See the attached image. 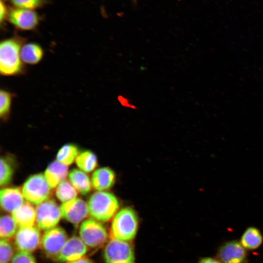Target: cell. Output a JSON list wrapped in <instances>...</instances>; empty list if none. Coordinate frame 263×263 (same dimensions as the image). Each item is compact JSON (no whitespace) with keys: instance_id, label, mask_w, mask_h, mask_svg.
Listing matches in <instances>:
<instances>
[{"instance_id":"cell-8","label":"cell","mask_w":263,"mask_h":263,"mask_svg":"<svg viewBox=\"0 0 263 263\" xmlns=\"http://www.w3.org/2000/svg\"><path fill=\"white\" fill-rule=\"evenodd\" d=\"M67 239L65 231L60 227L48 229L41 239L42 249L47 257L56 259L66 242Z\"/></svg>"},{"instance_id":"cell-21","label":"cell","mask_w":263,"mask_h":263,"mask_svg":"<svg viewBox=\"0 0 263 263\" xmlns=\"http://www.w3.org/2000/svg\"><path fill=\"white\" fill-rule=\"evenodd\" d=\"M75 163L80 170L90 172L97 166V157L91 151L85 150L78 154Z\"/></svg>"},{"instance_id":"cell-31","label":"cell","mask_w":263,"mask_h":263,"mask_svg":"<svg viewBox=\"0 0 263 263\" xmlns=\"http://www.w3.org/2000/svg\"><path fill=\"white\" fill-rule=\"evenodd\" d=\"M198 263H222L218 259L216 258L212 257H205L201 259Z\"/></svg>"},{"instance_id":"cell-12","label":"cell","mask_w":263,"mask_h":263,"mask_svg":"<svg viewBox=\"0 0 263 263\" xmlns=\"http://www.w3.org/2000/svg\"><path fill=\"white\" fill-rule=\"evenodd\" d=\"M60 208L62 217L75 225L80 223L89 213L88 204L80 198L63 203Z\"/></svg>"},{"instance_id":"cell-17","label":"cell","mask_w":263,"mask_h":263,"mask_svg":"<svg viewBox=\"0 0 263 263\" xmlns=\"http://www.w3.org/2000/svg\"><path fill=\"white\" fill-rule=\"evenodd\" d=\"M12 216L20 227L34 225L36 221V210L28 202H25L12 212Z\"/></svg>"},{"instance_id":"cell-27","label":"cell","mask_w":263,"mask_h":263,"mask_svg":"<svg viewBox=\"0 0 263 263\" xmlns=\"http://www.w3.org/2000/svg\"><path fill=\"white\" fill-rule=\"evenodd\" d=\"M16 8L34 10L40 8L48 3L47 0H10Z\"/></svg>"},{"instance_id":"cell-11","label":"cell","mask_w":263,"mask_h":263,"mask_svg":"<svg viewBox=\"0 0 263 263\" xmlns=\"http://www.w3.org/2000/svg\"><path fill=\"white\" fill-rule=\"evenodd\" d=\"M40 243V233L34 225L20 227L16 233L15 244L19 251L30 253L37 249Z\"/></svg>"},{"instance_id":"cell-19","label":"cell","mask_w":263,"mask_h":263,"mask_svg":"<svg viewBox=\"0 0 263 263\" xmlns=\"http://www.w3.org/2000/svg\"><path fill=\"white\" fill-rule=\"evenodd\" d=\"M43 56V50L38 43L29 42L24 44L21 48L20 58L24 63L37 64L42 60Z\"/></svg>"},{"instance_id":"cell-9","label":"cell","mask_w":263,"mask_h":263,"mask_svg":"<svg viewBox=\"0 0 263 263\" xmlns=\"http://www.w3.org/2000/svg\"><path fill=\"white\" fill-rule=\"evenodd\" d=\"M216 258L222 263H247V250L240 241L225 242L218 247Z\"/></svg>"},{"instance_id":"cell-14","label":"cell","mask_w":263,"mask_h":263,"mask_svg":"<svg viewBox=\"0 0 263 263\" xmlns=\"http://www.w3.org/2000/svg\"><path fill=\"white\" fill-rule=\"evenodd\" d=\"M22 191L17 188H7L0 190V202L5 211L13 212L24 204Z\"/></svg>"},{"instance_id":"cell-30","label":"cell","mask_w":263,"mask_h":263,"mask_svg":"<svg viewBox=\"0 0 263 263\" xmlns=\"http://www.w3.org/2000/svg\"><path fill=\"white\" fill-rule=\"evenodd\" d=\"M9 10L4 0L0 2V22L2 24L7 19Z\"/></svg>"},{"instance_id":"cell-33","label":"cell","mask_w":263,"mask_h":263,"mask_svg":"<svg viewBox=\"0 0 263 263\" xmlns=\"http://www.w3.org/2000/svg\"><path fill=\"white\" fill-rule=\"evenodd\" d=\"M66 263H93V262L87 258H82L78 260L67 262Z\"/></svg>"},{"instance_id":"cell-23","label":"cell","mask_w":263,"mask_h":263,"mask_svg":"<svg viewBox=\"0 0 263 263\" xmlns=\"http://www.w3.org/2000/svg\"><path fill=\"white\" fill-rule=\"evenodd\" d=\"M77 194L76 189L71 182L65 180L58 184L56 190L57 198L63 203L75 198Z\"/></svg>"},{"instance_id":"cell-20","label":"cell","mask_w":263,"mask_h":263,"mask_svg":"<svg viewBox=\"0 0 263 263\" xmlns=\"http://www.w3.org/2000/svg\"><path fill=\"white\" fill-rule=\"evenodd\" d=\"M71 183L82 195H87L91 190L92 182L87 174L78 169H73L69 174Z\"/></svg>"},{"instance_id":"cell-10","label":"cell","mask_w":263,"mask_h":263,"mask_svg":"<svg viewBox=\"0 0 263 263\" xmlns=\"http://www.w3.org/2000/svg\"><path fill=\"white\" fill-rule=\"evenodd\" d=\"M7 19L19 30L31 31L38 26L40 17L34 10L14 7L9 10Z\"/></svg>"},{"instance_id":"cell-25","label":"cell","mask_w":263,"mask_h":263,"mask_svg":"<svg viewBox=\"0 0 263 263\" xmlns=\"http://www.w3.org/2000/svg\"><path fill=\"white\" fill-rule=\"evenodd\" d=\"M13 98V94L10 92L5 90H0V116L5 120L9 116Z\"/></svg>"},{"instance_id":"cell-4","label":"cell","mask_w":263,"mask_h":263,"mask_svg":"<svg viewBox=\"0 0 263 263\" xmlns=\"http://www.w3.org/2000/svg\"><path fill=\"white\" fill-rule=\"evenodd\" d=\"M51 188L44 175L39 173L30 176L25 181L21 191L26 200L38 205L48 199Z\"/></svg>"},{"instance_id":"cell-13","label":"cell","mask_w":263,"mask_h":263,"mask_svg":"<svg viewBox=\"0 0 263 263\" xmlns=\"http://www.w3.org/2000/svg\"><path fill=\"white\" fill-rule=\"evenodd\" d=\"M88 251L87 246L80 238L73 236L67 240L56 260L69 262L82 258Z\"/></svg>"},{"instance_id":"cell-15","label":"cell","mask_w":263,"mask_h":263,"mask_svg":"<svg viewBox=\"0 0 263 263\" xmlns=\"http://www.w3.org/2000/svg\"><path fill=\"white\" fill-rule=\"evenodd\" d=\"M115 181L114 171L108 167L98 169L93 173L91 182L97 191H105L113 187Z\"/></svg>"},{"instance_id":"cell-22","label":"cell","mask_w":263,"mask_h":263,"mask_svg":"<svg viewBox=\"0 0 263 263\" xmlns=\"http://www.w3.org/2000/svg\"><path fill=\"white\" fill-rule=\"evenodd\" d=\"M78 150L74 145L69 144L63 146L56 155V160L68 166L72 164L78 155Z\"/></svg>"},{"instance_id":"cell-2","label":"cell","mask_w":263,"mask_h":263,"mask_svg":"<svg viewBox=\"0 0 263 263\" xmlns=\"http://www.w3.org/2000/svg\"><path fill=\"white\" fill-rule=\"evenodd\" d=\"M89 214L95 220L105 222L110 220L117 212L119 203L113 193L97 191L93 194L88 201Z\"/></svg>"},{"instance_id":"cell-34","label":"cell","mask_w":263,"mask_h":263,"mask_svg":"<svg viewBox=\"0 0 263 263\" xmlns=\"http://www.w3.org/2000/svg\"></svg>"},{"instance_id":"cell-18","label":"cell","mask_w":263,"mask_h":263,"mask_svg":"<svg viewBox=\"0 0 263 263\" xmlns=\"http://www.w3.org/2000/svg\"><path fill=\"white\" fill-rule=\"evenodd\" d=\"M240 242L247 250H256L263 243V235L258 228L249 226L242 234Z\"/></svg>"},{"instance_id":"cell-32","label":"cell","mask_w":263,"mask_h":263,"mask_svg":"<svg viewBox=\"0 0 263 263\" xmlns=\"http://www.w3.org/2000/svg\"><path fill=\"white\" fill-rule=\"evenodd\" d=\"M118 100L120 102L121 104L125 107H131L132 108H133V107H135L133 105H132L130 104L129 102L128 101V99L122 95H120L118 96Z\"/></svg>"},{"instance_id":"cell-3","label":"cell","mask_w":263,"mask_h":263,"mask_svg":"<svg viewBox=\"0 0 263 263\" xmlns=\"http://www.w3.org/2000/svg\"><path fill=\"white\" fill-rule=\"evenodd\" d=\"M138 218L135 211L126 207L119 210L114 215L111 231L114 239L128 242L132 240L136 234Z\"/></svg>"},{"instance_id":"cell-26","label":"cell","mask_w":263,"mask_h":263,"mask_svg":"<svg viewBox=\"0 0 263 263\" xmlns=\"http://www.w3.org/2000/svg\"><path fill=\"white\" fill-rule=\"evenodd\" d=\"M0 185L4 186L10 182L14 173V169L11 163L4 157L0 158Z\"/></svg>"},{"instance_id":"cell-29","label":"cell","mask_w":263,"mask_h":263,"mask_svg":"<svg viewBox=\"0 0 263 263\" xmlns=\"http://www.w3.org/2000/svg\"><path fill=\"white\" fill-rule=\"evenodd\" d=\"M11 263H37V262L34 257L30 252L19 251L13 257Z\"/></svg>"},{"instance_id":"cell-7","label":"cell","mask_w":263,"mask_h":263,"mask_svg":"<svg viewBox=\"0 0 263 263\" xmlns=\"http://www.w3.org/2000/svg\"><path fill=\"white\" fill-rule=\"evenodd\" d=\"M80 238L90 247L96 248L103 245L108 238L104 226L94 219L82 222L79 229Z\"/></svg>"},{"instance_id":"cell-28","label":"cell","mask_w":263,"mask_h":263,"mask_svg":"<svg viewBox=\"0 0 263 263\" xmlns=\"http://www.w3.org/2000/svg\"><path fill=\"white\" fill-rule=\"evenodd\" d=\"M13 248L8 241L1 239L0 242V263H8L13 255Z\"/></svg>"},{"instance_id":"cell-16","label":"cell","mask_w":263,"mask_h":263,"mask_svg":"<svg viewBox=\"0 0 263 263\" xmlns=\"http://www.w3.org/2000/svg\"><path fill=\"white\" fill-rule=\"evenodd\" d=\"M68 173V167L59 162L53 161L46 169L44 175L50 187L54 188L64 180Z\"/></svg>"},{"instance_id":"cell-24","label":"cell","mask_w":263,"mask_h":263,"mask_svg":"<svg viewBox=\"0 0 263 263\" xmlns=\"http://www.w3.org/2000/svg\"><path fill=\"white\" fill-rule=\"evenodd\" d=\"M18 225L12 216L4 215L0 220V236L1 239L6 240L15 235Z\"/></svg>"},{"instance_id":"cell-6","label":"cell","mask_w":263,"mask_h":263,"mask_svg":"<svg viewBox=\"0 0 263 263\" xmlns=\"http://www.w3.org/2000/svg\"><path fill=\"white\" fill-rule=\"evenodd\" d=\"M35 210L36 222L41 230L55 227L62 216L60 207L53 199H47L38 205Z\"/></svg>"},{"instance_id":"cell-1","label":"cell","mask_w":263,"mask_h":263,"mask_svg":"<svg viewBox=\"0 0 263 263\" xmlns=\"http://www.w3.org/2000/svg\"><path fill=\"white\" fill-rule=\"evenodd\" d=\"M22 41L14 37L2 40L0 43V72L4 76H14L22 72L20 58Z\"/></svg>"},{"instance_id":"cell-5","label":"cell","mask_w":263,"mask_h":263,"mask_svg":"<svg viewBox=\"0 0 263 263\" xmlns=\"http://www.w3.org/2000/svg\"><path fill=\"white\" fill-rule=\"evenodd\" d=\"M106 263H134V253L127 242L113 238L107 244L104 250Z\"/></svg>"}]
</instances>
